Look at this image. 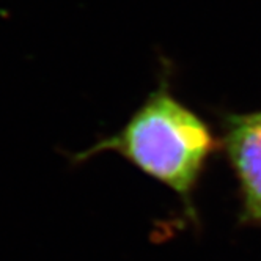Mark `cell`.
I'll use <instances>...</instances> for the list:
<instances>
[{"mask_svg":"<svg viewBox=\"0 0 261 261\" xmlns=\"http://www.w3.org/2000/svg\"><path fill=\"white\" fill-rule=\"evenodd\" d=\"M217 148L219 139L206 121L181 102L167 79H162L117 134L76 154V161H87L104 151L120 154L173 191L188 217L197 223L194 195Z\"/></svg>","mask_w":261,"mask_h":261,"instance_id":"1","label":"cell"},{"mask_svg":"<svg viewBox=\"0 0 261 261\" xmlns=\"http://www.w3.org/2000/svg\"><path fill=\"white\" fill-rule=\"evenodd\" d=\"M219 146L238 182L239 225L261 228V110L223 114Z\"/></svg>","mask_w":261,"mask_h":261,"instance_id":"2","label":"cell"}]
</instances>
